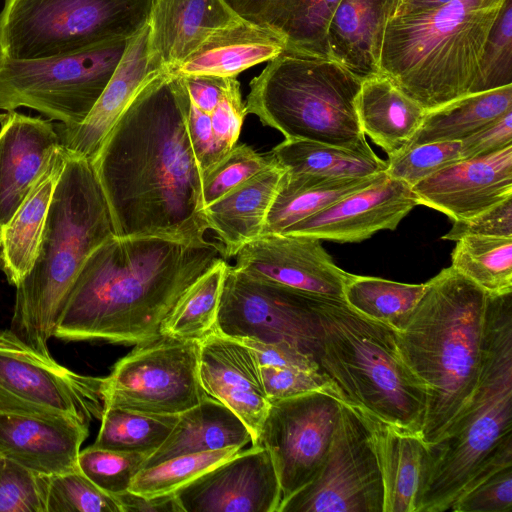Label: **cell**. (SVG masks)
<instances>
[{"mask_svg":"<svg viewBox=\"0 0 512 512\" xmlns=\"http://www.w3.org/2000/svg\"><path fill=\"white\" fill-rule=\"evenodd\" d=\"M241 18L228 0H154L147 22L149 65L172 72L211 33Z\"/></svg>","mask_w":512,"mask_h":512,"instance_id":"obj_23","label":"cell"},{"mask_svg":"<svg viewBox=\"0 0 512 512\" xmlns=\"http://www.w3.org/2000/svg\"><path fill=\"white\" fill-rule=\"evenodd\" d=\"M460 142L462 160L490 155L512 145V111L489 122Z\"/></svg>","mask_w":512,"mask_h":512,"instance_id":"obj_50","label":"cell"},{"mask_svg":"<svg viewBox=\"0 0 512 512\" xmlns=\"http://www.w3.org/2000/svg\"><path fill=\"white\" fill-rule=\"evenodd\" d=\"M356 110L363 133L388 157L407 147L427 112L383 74L362 81Z\"/></svg>","mask_w":512,"mask_h":512,"instance_id":"obj_31","label":"cell"},{"mask_svg":"<svg viewBox=\"0 0 512 512\" xmlns=\"http://www.w3.org/2000/svg\"><path fill=\"white\" fill-rule=\"evenodd\" d=\"M501 7L455 3L395 15L385 31L381 74L427 112L472 94Z\"/></svg>","mask_w":512,"mask_h":512,"instance_id":"obj_7","label":"cell"},{"mask_svg":"<svg viewBox=\"0 0 512 512\" xmlns=\"http://www.w3.org/2000/svg\"><path fill=\"white\" fill-rule=\"evenodd\" d=\"M61 149L51 121L6 111L0 114V230Z\"/></svg>","mask_w":512,"mask_h":512,"instance_id":"obj_21","label":"cell"},{"mask_svg":"<svg viewBox=\"0 0 512 512\" xmlns=\"http://www.w3.org/2000/svg\"><path fill=\"white\" fill-rule=\"evenodd\" d=\"M460 141L432 142L406 148L388 157L386 174L413 187L437 171L462 160Z\"/></svg>","mask_w":512,"mask_h":512,"instance_id":"obj_45","label":"cell"},{"mask_svg":"<svg viewBox=\"0 0 512 512\" xmlns=\"http://www.w3.org/2000/svg\"><path fill=\"white\" fill-rule=\"evenodd\" d=\"M275 163L246 144H236L228 154L203 175L204 207Z\"/></svg>","mask_w":512,"mask_h":512,"instance_id":"obj_44","label":"cell"},{"mask_svg":"<svg viewBox=\"0 0 512 512\" xmlns=\"http://www.w3.org/2000/svg\"><path fill=\"white\" fill-rule=\"evenodd\" d=\"M198 340L160 334L135 347L103 378L104 407L179 415L208 395L198 376Z\"/></svg>","mask_w":512,"mask_h":512,"instance_id":"obj_11","label":"cell"},{"mask_svg":"<svg viewBox=\"0 0 512 512\" xmlns=\"http://www.w3.org/2000/svg\"><path fill=\"white\" fill-rule=\"evenodd\" d=\"M224 260L219 242L114 236L84 262L53 337L126 345L157 337L187 292Z\"/></svg>","mask_w":512,"mask_h":512,"instance_id":"obj_2","label":"cell"},{"mask_svg":"<svg viewBox=\"0 0 512 512\" xmlns=\"http://www.w3.org/2000/svg\"><path fill=\"white\" fill-rule=\"evenodd\" d=\"M177 420L178 415L104 407L93 446L150 455L165 441Z\"/></svg>","mask_w":512,"mask_h":512,"instance_id":"obj_38","label":"cell"},{"mask_svg":"<svg viewBox=\"0 0 512 512\" xmlns=\"http://www.w3.org/2000/svg\"><path fill=\"white\" fill-rule=\"evenodd\" d=\"M314 293L227 265L215 330L264 343H287L312 356Z\"/></svg>","mask_w":512,"mask_h":512,"instance_id":"obj_14","label":"cell"},{"mask_svg":"<svg viewBox=\"0 0 512 512\" xmlns=\"http://www.w3.org/2000/svg\"><path fill=\"white\" fill-rule=\"evenodd\" d=\"M362 81L329 57L284 50L250 82L245 108L285 139L365 144L356 110Z\"/></svg>","mask_w":512,"mask_h":512,"instance_id":"obj_8","label":"cell"},{"mask_svg":"<svg viewBox=\"0 0 512 512\" xmlns=\"http://www.w3.org/2000/svg\"><path fill=\"white\" fill-rule=\"evenodd\" d=\"M512 465L505 466L466 492L450 512H511Z\"/></svg>","mask_w":512,"mask_h":512,"instance_id":"obj_48","label":"cell"},{"mask_svg":"<svg viewBox=\"0 0 512 512\" xmlns=\"http://www.w3.org/2000/svg\"><path fill=\"white\" fill-rule=\"evenodd\" d=\"M313 311L311 353L340 401L421 437L426 391L405 363L395 330L328 296L314 294Z\"/></svg>","mask_w":512,"mask_h":512,"instance_id":"obj_5","label":"cell"},{"mask_svg":"<svg viewBox=\"0 0 512 512\" xmlns=\"http://www.w3.org/2000/svg\"><path fill=\"white\" fill-rule=\"evenodd\" d=\"M451 266L487 294L512 292V237H461Z\"/></svg>","mask_w":512,"mask_h":512,"instance_id":"obj_37","label":"cell"},{"mask_svg":"<svg viewBox=\"0 0 512 512\" xmlns=\"http://www.w3.org/2000/svg\"><path fill=\"white\" fill-rule=\"evenodd\" d=\"M384 173L364 178H332L285 171L261 235L284 232L349 194L370 186Z\"/></svg>","mask_w":512,"mask_h":512,"instance_id":"obj_33","label":"cell"},{"mask_svg":"<svg viewBox=\"0 0 512 512\" xmlns=\"http://www.w3.org/2000/svg\"><path fill=\"white\" fill-rule=\"evenodd\" d=\"M341 405L337 397L325 392L270 402L258 445L272 457L281 502L318 474L337 428Z\"/></svg>","mask_w":512,"mask_h":512,"instance_id":"obj_15","label":"cell"},{"mask_svg":"<svg viewBox=\"0 0 512 512\" xmlns=\"http://www.w3.org/2000/svg\"><path fill=\"white\" fill-rule=\"evenodd\" d=\"M425 290V283L407 284L349 274L344 301L361 315L399 331Z\"/></svg>","mask_w":512,"mask_h":512,"instance_id":"obj_36","label":"cell"},{"mask_svg":"<svg viewBox=\"0 0 512 512\" xmlns=\"http://www.w3.org/2000/svg\"><path fill=\"white\" fill-rule=\"evenodd\" d=\"M0 512H45V481L0 455Z\"/></svg>","mask_w":512,"mask_h":512,"instance_id":"obj_46","label":"cell"},{"mask_svg":"<svg viewBox=\"0 0 512 512\" xmlns=\"http://www.w3.org/2000/svg\"><path fill=\"white\" fill-rule=\"evenodd\" d=\"M189 103L181 76L154 74L90 160L116 236L206 241L202 172L186 124Z\"/></svg>","mask_w":512,"mask_h":512,"instance_id":"obj_1","label":"cell"},{"mask_svg":"<svg viewBox=\"0 0 512 512\" xmlns=\"http://www.w3.org/2000/svg\"><path fill=\"white\" fill-rule=\"evenodd\" d=\"M240 450L232 446L167 459L141 469L133 478L129 490L146 497L175 493Z\"/></svg>","mask_w":512,"mask_h":512,"instance_id":"obj_40","label":"cell"},{"mask_svg":"<svg viewBox=\"0 0 512 512\" xmlns=\"http://www.w3.org/2000/svg\"><path fill=\"white\" fill-rule=\"evenodd\" d=\"M227 265L226 260L216 265L187 292L163 323L160 334L199 341L215 330Z\"/></svg>","mask_w":512,"mask_h":512,"instance_id":"obj_39","label":"cell"},{"mask_svg":"<svg viewBox=\"0 0 512 512\" xmlns=\"http://www.w3.org/2000/svg\"><path fill=\"white\" fill-rule=\"evenodd\" d=\"M512 465V292L488 294L477 387L426 445L416 512H446L479 482Z\"/></svg>","mask_w":512,"mask_h":512,"instance_id":"obj_3","label":"cell"},{"mask_svg":"<svg viewBox=\"0 0 512 512\" xmlns=\"http://www.w3.org/2000/svg\"><path fill=\"white\" fill-rule=\"evenodd\" d=\"M412 187L386 172L370 186L338 200L279 234L357 243L382 230H394L418 206Z\"/></svg>","mask_w":512,"mask_h":512,"instance_id":"obj_18","label":"cell"},{"mask_svg":"<svg viewBox=\"0 0 512 512\" xmlns=\"http://www.w3.org/2000/svg\"><path fill=\"white\" fill-rule=\"evenodd\" d=\"M504 1L505 0H400L396 15L434 9L455 3H464L481 9L495 8L502 6Z\"/></svg>","mask_w":512,"mask_h":512,"instance_id":"obj_53","label":"cell"},{"mask_svg":"<svg viewBox=\"0 0 512 512\" xmlns=\"http://www.w3.org/2000/svg\"><path fill=\"white\" fill-rule=\"evenodd\" d=\"M412 190L419 205L453 221L471 218L512 197V145L483 157L459 160Z\"/></svg>","mask_w":512,"mask_h":512,"instance_id":"obj_20","label":"cell"},{"mask_svg":"<svg viewBox=\"0 0 512 512\" xmlns=\"http://www.w3.org/2000/svg\"><path fill=\"white\" fill-rule=\"evenodd\" d=\"M359 412L373 436L383 481L384 512H416L426 444L419 435L399 432L379 418Z\"/></svg>","mask_w":512,"mask_h":512,"instance_id":"obj_32","label":"cell"},{"mask_svg":"<svg viewBox=\"0 0 512 512\" xmlns=\"http://www.w3.org/2000/svg\"><path fill=\"white\" fill-rule=\"evenodd\" d=\"M284 173L275 161L204 208L208 228L224 247L227 260L261 235Z\"/></svg>","mask_w":512,"mask_h":512,"instance_id":"obj_27","label":"cell"},{"mask_svg":"<svg viewBox=\"0 0 512 512\" xmlns=\"http://www.w3.org/2000/svg\"><path fill=\"white\" fill-rule=\"evenodd\" d=\"M277 512H384V488L373 436L363 415L344 403L316 477Z\"/></svg>","mask_w":512,"mask_h":512,"instance_id":"obj_13","label":"cell"},{"mask_svg":"<svg viewBox=\"0 0 512 512\" xmlns=\"http://www.w3.org/2000/svg\"><path fill=\"white\" fill-rule=\"evenodd\" d=\"M487 296L450 266L425 283L405 325L395 331L405 363L426 391V445L444 434L477 387Z\"/></svg>","mask_w":512,"mask_h":512,"instance_id":"obj_4","label":"cell"},{"mask_svg":"<svg viewBox=\"0 0 512 512\" xmlns=\"http://www.w3.org/2000/svg\"><path fill=\"white\" fill-rule=\"evenodd\" d=\"M270 156L289 173L332 178H364L385 172L387 160L379 158L366 142L354 148L307 140H288L276 145Z\"/></svg>","mask_w":512,"mask_h":512,"instance_id":"obj_34","label":"cell"},{"mask_svg":"<svg viewBox=\"0 0 512 512\" xmlns=\"http://www.w3.org/2000/svg\"><path fill=\"white\" fill-rule=\"evenodd\" d=\"M183 512H277L281 487L269 451L252 445L175 492Z\"/></svg>","mask_w":512,"mask_h":512,"instance_id":"obj_16","label":"cell"},{"mask_svg":"<svg viewBox=\"0 0 512 512\" xmlns=\"http://www.w3.org/2000/svg\"><path fill=\"white\" fill-rule=\"evenodd\" d=\"M181 77L191 102L205 113H211L215 109L228 89L232 78L205 74Z\"/></svg>","mask_w":512,"mask_h":512,"instance_id":"obj_51","label":"cell"},{"mask_svg":"<svg viewBox=\"0 0 512 512\" xmlns=\"http://www.w3.org/2000/svg\"><path fill=\"white\" fill-rule=\"evenodd\" d=\"M198 376L204 392L231 409L258 445L270 401L254 350L213 330L199 340Z\"/></svg>","mask_w":512,"mask_h":512,"instance_id":"obj_19","label":"cell"},{"mask_svg":"<svg viewBox=\"0 0 512 512\" xmlns=\"http://www.w3.org/2000/svg\"><path fill=\"white\" fill-rule=\"evenodd\" d=\"M285 50L280 37L245 18L211 33L175 70L179 76L237 77Z\"/></svg>","mask_w":512,"mask_h":512,"instance_id":"obj_26","label":"cell"},{"mask_svg":"<svg viewBox=\"0 0 512 512\" xmlns=\"http://www.w3.org/2000/svg\"><path fill=\"white\" fill-rule=\"evenodd\" d=\"M65 160L66 151L61 146L49 168L0 230V268L15 287L34 265L50 202Z\"/></svg>","mask_w":512,"mask_h":512,"instance_id":"obj_29","label":"cell"},{"mask_svg":"<svg viewBox=\"0 0 512 512\" xmlns=\"http://www.w3.org/2000/svg\"><path fill=\"white\" fill-rule=\"evenodd\" d=\"M114 236L110 210L90 160L66 151L37 257L16 286L9 329L36 351L50 355L48 342L78 273L88 256Z\"/></svg>","mask_w":512,"mask_h":512,"instance_id":"obj_6","label":"cell"},{"mask_svg":"<svg viewBox=\"0 0 512 512\" xmlns=\"http://www.w3.org/2000/svg\"><path fill=\"white\" fill-rule=\"evenodd\" d=\"M400 0H340L326 33L328 55L361 81L380 75L388 22Z\"/></svg>","mask_w":512,"mask_h":512,"instance_id":"obj_25","label":"cell"},{"mask_svg":"<svg viewBox=\"0 0 512 512\" xmlns=\"http://www.w3.org/2000/svg\"><path fill=\"white\" fill-rule=\"evenodd\" d=\"M154 0H5L0 56L38 59L129 40L147 25Z\"/></svg>","mask_w":512,"mask_h":512,"instance_id":"obj_9","label":"cell"},{"mask_svg":"<svg viewBox=\"0 0 512 512\" xmlns=\"http://www.w3.org/2000/svg\"><path fill=\"white\" fill-rule=\"evenodd\" d=\"M45 512H121L114 497L87 478L78 468L44 476Z\"/></svg>","mask_w":512,"mask_h":512,"instance_id":"obj_41","label":"cell"},{"mask_svg":"<svg viewBox=\"0 0 512 512\" xmlns=\"http://www.w3.org/2000/svg\"><path fill=\"white\" fill-rule=\"evenodd\" d=\"M512 85V0H505L487 37L472 93Z\"/></svg>","mask_w":512,"mask_h":512,"instance_id":"obj_43","label":"cell"},{"mask_svg":"<svg viewBox=\"0 0 512 512\" xmlns=\"http://www.w3.org/2000/svg\"><path fill=\"white\" fill-rule=\"evenodd\" d=\"M114 497L121 512H183L175 493L146 497L127 490Z\"/></svg>","mask_w":512,"mask_h":512,"instance_id":"obj_52","label":"cell"},{"mask_svg":"<svg viewBox=\"0 0 512 512\" xmlns=\"http://www.w3.org/2000/svg\"><path fill=\"white\" fill-rule=\"evenodd\" d=\"M252 442L244 422L227 406L207 396L178 415L165 441L145 460L143 468L167 459L227 447H244Z\"/></svg>","mask_w":512,"mask_h":512,"instance_id":"obj_30","label":"cell"},{"mask_svg":"<svg viewBox=\"0 0 512 512\" xmlns=\"http://www.w3.org/2000/svg\"><path fill=\"white\" fill-rule=\"evenodd\" d=\"M236 270L309 293L344 300L350 273L339 268L315 237L264 234L234 256Z\"/></svg>","mask_w":512,"mask_h":512,"instance_id":"obj_17","label":"cell"},{"mask_svg":"<svg viewBox=\"0 0 512 512\" xmlns=\"http://www.w3.org/2000/svg\"><path fill=\"white\" fill-rule=\"evenodd\" d=\"M89 424L68 417L0 413V455L39 476L78 468Z\"/></svg>","mask_w":512,"mask_h":512,"instance_id":"obj_22","label":"cell"},{"mask_svg":"<svg viewBox=\"0 0 512 512\" xmlns=\"http://www.w3.org/2000/svg\"><path fill=\"white\" fill-rule=\"evenodd\" d=\"M103 378L76 373L10 329L0 330V413L68 417L90 424L104 411Z\"/></svg>","mask_w":512,"mask_h":512,"instance_id":"obj_12","label":"cell"},{"mask_svg":"<svg viewBox=\"0 0 512 512\" xmlns=\"http://www.w3.org/2000/svg\"><path fill=\"white\" fill-rule=\"evenodd\" d=\"M509 111H512V85L466 95L426 112L423 123L406 148L432 142L462 141Z\"/></svg>","mask_w":512,"mask_h":512,"instance_id":"obj_35","label":"cell"},{"mask_svg":"<svg viewBox=\"0 0 512 512\" xmlns=\"http://www.w3.org/2000/svg\"><path fill=\"white\" fill-rule=\"evenodd\" d=\"M129 40L38 59L0 56V109L27 107L65 127L80 124L109 83Z\"/></svg>","mask_w":512,"mask_h":512,"instance_id":"obj_10","label":"cell"},{"mask_svg":"<svg viewBox=\"0 0 512 512\" xmlns=\"http://www.w3.org/2000/svg\"><path fill=\"white\" fill-rule=\"evenodd\" d=\"M259 368L270 402L311 392H325L339 399L332 384L317 368L295 365H261Z\"/></svg>","mask_w":512,"mask_h":512,"instance_id":"obj_47","label":"cell"},{"mask_svg":"<svg viewBox=\"0 0 512 512\" xmlns=\"http://www.w3.org/2000/svg\"><path fill=\"white\" fill-rule=\"evenodd\" d=\"M156 73L149 65L147 24L129 40L114 74L87 117L73 127L56 126L61 146L91 160L134 96Z\"/></svg>","mask_w":512,"mask_h":512,"instance_id":"obj_24","label":"cell"},{"mask_svg":"<svg viewBox=\"0 0 512 512\" xmlns=\"http://www.w3.org/2000/svg\"><path fill=\"white\" fill-rule=\"evenodd\" d=\"M243 18L282 39L285 50L329 57L326 33L340 0H228ZM330 58V57H329Z\"/></svg>","mask_w":512,"mask_h":512,"instance_id":"obj_28","label":"cell"},{"mask_svg":"<svg viewBox=\"0 0 512 512\" xmlns=\"http://www.w3.org/2000/svg\"><path fill=\"white\" fill-rule=\"evenodd\" d=\"M464 236L512 237V197L471 218L454 221L442 239L457 241Z\"/></svg>","mask_w":512,"mask_h":512,"instance_id":"obj_49","label":"cell"},{"mask_svg":"<svg viewBox=\"0 0 512 512\" xmlns=\"http://www.w3.org/2000/svg\"><path fill=\"white\" fill-rule=\"evenodd\" d=\"M149 454L95 447L80 450L78 469L103 491L116 495L129 490Z\"/></svg>","mask_w":512,"mask_h":512,"instance_id":"obj_42","label":"cell"}]
</instances>
